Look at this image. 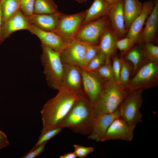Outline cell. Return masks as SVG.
Wrapping results in <instances>:
<instances>
[{
    "label": "cell",
    "mask_w": 158,
    "mask_h": 158,
    "mask_svg": "<svg viewBox=\"0 0 158 158\" xmlns=\"http://www.w3.org/2000/svg\"><path fill=\"white\" fill-rule=\"evenodd\" d=\"M130 79L127 89L129 92L154 87L158 83V61L147 60Z\"/></svg>",
    "instance_id": "8992f818"
},
{
    "label": "cell",
    "mask_w": 158,
    "mask_h": 158,
    "mask_svg": "<svg viewBox=\"0 0 158 158\" xmlns=\"http://www.w3.org/2000/svg\"><path fill=\"white\" fill-rule=\"evenodd\" d=\"M35 0H21L20 9L27 17L34 14Z\"/></svg>",
    "instance_id": "d6a6232c"
},
{
    "label": "cell",
    "mask_w": 158,
    "mask_h": 158,
    "mask_svg": "<svg viewBox=\"0 0 158 158\" xmlns=\"http://www.w3.org/2000/svg\"><path fill=\"white\" fill-rule=\"evenodd\" d=\"M85 14V11L70 15L61 13L54 32L69 43L75 39Z\"/></svg>",
    "instance_id": "52a82bcc"
},
{
    "label": "cell",
    "mask_w": 158,
    "mask_h": 158,
    "mask_svg": "<svg viewBox=\"0 0 158 158\" xmlns=\"http://www.w3.org/2000/svg\"><path fill=\"white\" fill-rule=\"evenodd\" d=\"M106 57L101 51L83 69L91 71H96L105 63Z\"/></svg>",
    "instance_id": "f546056e"
},
{
    "label": "cell",
    "mask_w": 158,
    "mask_h": 158,
    "mask_svg": "<svg viewBox=\"0 0 158 158\" xmlns=\"http://www.w3.org/2000/svg\"><path fill=\"white\" fill-rule=\"evenodd\" d=\"M31 25L28 17L19 9L2 24L1 37L3 42L14 32L28 30Z\"/></svg>",
    "instance_id": "9a60e30c"
},
{
    "label": "cell",
    "mask_w": 158,
    "mask_h": 158,
    "mask_svg": "<svg viewBox=\"0 0 158 158\" xmlns=\"http://www.w3.org/2000/svg\"><path fill=\"white\" fill-rule=\"evenodd\" d=\"M99 45L87 43V48L83 67L85 68L89 62L100 51Z\"/></svg>",
    "instance_id": "83f0119b"
},
{
    "label": "cell",
    "mask_w": 158,
    "mask_h": 158,
    "mask_svg": "<svg viewBox=\"0 0 158 158\" xmlns=\"http://www.w3.org/2000/svg\"><path fill=\"white\" fill-rule=\"evenodd\" d=\"M28 30L40 39L42 45L48 47L60 54L68 44L55 32L42 30L34 25L31 24Z\"/></svg>",
    "instance_id": "5bb4252c"
},
{
    "label": "cell",
    "mask_w": 158,
    "mask_h": 158,
    "mask_svg": "<svg viewBox=\"0 0 158 158\" xmlns=\"http://www.w3.org/2000/svg\"><path fill=\"white\" fill-rule=\"evenodd\" d=\"M112 5L105 0H94L90 7L85 11V17L81 25L108 16Z\"/></svg>",
    "instance_id": "44dd1931"
},
{
    "label": "cell",
    "mask_w": 158,
    "mask_h": 158,
    "mask_svg": "<svg viewBox=\"0 0 158 158\" xmlns=\"http://www.w3.org/2000/svg\"><path fill=\"white\" fill-rule=\"evenodd\" d=\"M128 92L127 87L115 79L107 81L93 105L95 117L115 111Z\"/></svg>",
    "instance_id": "3957f363"
},
{
    "label": "cell",
    "mask_w": 158,
    "mask_h": 158,
    "mask_svg": "<svg viewBox=\"0 0 158 158\" xmlns=\"http://www.w3.org/2000/svg\"><path fill=\"white\" fill-rule=\"evenodd\" d=\"M20 0H0L3 23L20 9Z\"/></svg>",
    "instance_id": "cb8c5ba5"
},
{
    "label": "cell",
    "mask_w": 158,
    "mask_h": 158,
    "mask_svg": "<svg viewBox=\"0 0 158 158\" xmlns=\"http://www.w3.org/2000/svg\"><path fill=\"white\" fill-rule=\"evenodd\" d=\"M73 147L77 157L80 158L86 157L94 151V148L92 147H85L78 144L74 145Z\"/></svg>",
    "instance_id": "836d02e7"
},
{
    "label": "cell",
    "mask_w": 158,
    "mask_h": 158,
    "mask_svg": "<svg viewBox=\"0 0 158 158\" xmlns=\"http://www.w3.org/2000/svg\"><path fill=\"white\" fill-rule=\"evenodd\" d=\"M58 90L56 95L45 104L41 111L43 129L59 127L78 97L74 92L63 86Z\"/></svg>",
    "instance_id": "6da1fadb"
},
{
    "label": "cell",
    "mask_w": 158,
    "mask_h": 158,
    "mask_svg": "<svg viewBox=\"0 0 158 158\" xmlns=\"http://www.w3.org/2000/svg\"><path fill=\"white\" fill-rule=\"evenodd\" d=\"M143 90L129 92L119 107L120 117L130 125L136 126L142 121V114L140 109L143 101Z\"/></svg>",
    "instance_id": "5b68a950"
},
{
    "label": "cell",
    "mask_w": 158,
    "mask_h": 158,
    "mask_svg": "<svg viewBox=\"0 0 158 158\" xmlns=\"http://www.w3.org/2000/svg\"><path fill=\"white\" fill-rule=\"evenodd\" d=\"M145 58L143 48L135 47L131 49L127 53L125 60L131 62L133 65L132 74H134L143 63L142 62Z\"/></svg>",
    "instance_id": "603a6c76"
},
{
    "label": "cell",
    "mask_w": 158,
    "mask_h": 158,
    "mask_svg": "<svg viewBox=\"0 0 158 158\" xmlns=\"http://www.w3.org/2000/svg\"><path fill=\"white\" fill-rule=\"evenodd\" d=\"M47 142L33 147L28 152L23 156L22 158H35L40 155L44 150Z\"/></svg>",
    "instance_id": "d590c367"
},
{
    "label": "cell",
    "mask_w": 158,
    "mask_h": 158,
    "mask_svg": "<svg viewBox=\"0 0 158 158\" xmlns=\"http://www.w3.org/2000/svg\"><path fill=\"white\" fill-rule=\"evenodd\" d=\"M77 157L74 152L68 153L59 157L60 158H76Z\"/></svg>",
    "instance_id": "8d00e7d4"
},
{
    "label": "cell",
    "mask_w": 158,
    "mask_h": 158,
    "mask_svg": "<svg viewBox=\"0 0 158 158\" xmlns=\"http://www.w3.org/2000/svg\"><path fill=\"white\" fill-rule=\"evenodd\" d=\"M77 1L80 3H82L87 1V0H75Z\"/></svg>",
    "instance_id": "b9f144b4"
},
{
    "label": "cell",
    "mask_w": 158,
    "mask_h": 158,
    "mask_svg": "<svg viewBox=\"0 0 158 158\" xmlns=\"http://www.w3.org/2000/svg\"><path fill=\"white\" fill-rule=\"evenodd\" d=\"M95 118L94 106L85 93L78 96L69 112L59 126L89 135Z\"/></svg>",
    "instance_id": "7a4b0ae2"
},
{
    "label": "cell",
    "mask_w": 158,
    "mask_h": 158,
    "mask_svg": "<svg viewBox=\"0 0 158 158\" xmlns=\"http://www.w3.org/2000/svg\"><path fill=\"white\" fill-rule=\"evenodd\" d=\"M61 86L72 91L78 96L84 93L82 89V69L78 66L63 64Z\"/></svg>",
    "instance_id": "4fadbf2b"
},
{
    "label": "cell",
    "mask_w": 158,
    "mask_h": 158,
    "mask_svg": "<svg viewBox=\"0 0 158 158\" xmlns=\"http://www.w3.org/2000/svg\"><path fill=\"white\" fill-rule=\"evenodd\" d=\"M87 43L74 39L68 43L60 54L63 64L74 65L82 68L86 54Z\"/></svg>",
    "instance_id": "30bf717a"
},
{
    "label": "cell",
    "mask_w": 158,
    "mask_h": 158,
    "mask_svg": "<svg viewBox=\"0 0 158 158\" xmlns=\"http://www.w3.org/2000/svg\"><path fill=\"white\" fill-rule=\"evenodd\" d=\"M121 63L122 58H119L116 55L113 57L111 66L114 77L115 79L119 83L120 73L121 68Z\"/></svg>",
    "instance_id": "e575fe53"
},
{
    "label": "cell",
    "mask_w": 158,
    "mask_h": 158,
    "mask_svg": "<svg viewBox=\"0 0 158 158\" xmlns=\"http://www.w3.org/2000/svg\"><path fill=\"white\" fill-rule=\"evenodd\" d=\"M2 13L0 5V45L3 43L1 37V32L2 25Z\"/></svg>",
    "instance_id": "f35d334b"
},
{
    "label": "cell",
    "mask_w": 158,
    "mask_h": 158,
    "mask_svg": "<svg viewBox=\"0 0 158 158\" xmlns=\"http://www.w3.org/2000/svg\"><path fill=\"white\" fill-rule=\"evenodd\" d=\"M119 108L113 113L104 114L95 117L88 138L97 142H101L113 121L120 116Z\"/></svg>",
    "instance_id": "7c38bea8"
},
{
    "label": "cell",
    "mask_w": 158,
    "mask_h": 158,
    "mask_svg": "<svg viewBox=\"0 0 158 158\" xmlns=\"http://www.w3.org/2000/svg\"><path fill=\"white\" fill-rule=\"evenodd\" d=\"M107 2L110 4L113 5L116 3L120 0H105Z\"/></svg>",
    "instance_id": "60d3db41"
},
{
    "label": "cell",
    "mask_w": 158,
    "mask_h": 158,
    "mask_svg": "<svg viewBox=\"0 0 158 158\" xmlns=\"http://www.w3.org/2000/svg\"><path fill=\"white\" fill-rule=\"evenodd\" d=\"M0 141L5 142H9L6 134L0 130Z\"/></svg>",
    "instance_id": "74e56055"
},
{
    "label": "cell",
    "mask_w": 158,
    "mask_h": 158,
    "mask_svg": "<svg viewBox=\"0 0 158 158\" xmlns=\"http://www.w3.org/2000/svg\"><path fill=\"white\" fill-rule=\"evenodd\" d=\"M63 128L61 127L42 129L38 140L34 147L38 146L48 141L59 133Z\"/></svg>",
    "instance_id": "484cf974"
},
{
    "label": "cell",
    "mask_w": 158,
    "mask_h": 158,
    "mask_svg": "<svg viewBox=\"0 0 158 158\" xmlns=\"http://www.w3.org/2000/svg\"><path fill=\"white\" fill-rule=\"evenodd\" d=\"M95 71L106 81L115 79L111 65L110 63H105Z\"/></svg>",
    "instance_id": "1f68e13d"
},
{
    "label": "cell",
    "mask_w": 158,
    "mask_h": 158,
    "mask_svg": "<svg viewBox=\"0 0 158 158\" xmlns=\"http://www.w3.org/2000/svg\"><path fill=\"white\" fill-rule=\"evenodd\" d=\"M143 50L147 59L158 61V47L152 43H145Z\"/></svg>",
    "instance_id": "f1b7e54d"
},
{
    "label": "cell",
    "mask_w": 158,
    "mask_h": 158,
    "mask_svg": "<svg viewBox=\"0 0 158 158\" xmlns=\"http://www.w3.org/2000/svg\"><path fill=\"white\" fill-rule=\"evenodd\" d=\"M41 47L40 59L47 84L51 88L58 90L62 85L63 71L60 54L44 45Z\"/></svg>",
    "instance_id": "277c9868"
},
{
    "label": "cell",
    "mask_w": 158,
    "mask_h": 158,
    "mask_svg": "<svg viewBox=\"0 0 158 158\" xmlns=\"http://www.w3.org/2000/svg\"><path fill=\"white\" fill-rule=\"evenodd\" d=\"M131 72V67L128 62L122 58V63L119 76V83L122 85L127 87Z\"/></svg>",
    "instance_id": "4316f807"
},
{
    "label": "cell",
    "mask_w": 158,
    "mask_h": 158,
    "mask_svg": "<svg viewBox=\"0 0 158 158\" xmlns=\"http://www.w3.org/2000/svg\"><path fill=\"white\" fill-rule=\"evenodd\" d=\"M138 41L152 43L154 40L158 26V0H154L153 10L147 18Z\"/></svg>",
    "instance_id": "e0dca14e"
},
{
    "label": "cell",
    "mask_w": 158,
    "mask_h": 158,
    "mask_svg": "<svg viewBox=\"0 0 158 158\" xmlns=\"http://www.w3.org/2000/svg\"><path fill=\"white\" fill-rule=\"evenodd\" d=\"M61 13L59 11L52 14L34 13L28 17L31 25L42 30L54 32Z\"/></svg>",
    "instance_id": "d6986e66"
},
{
    "label": "cell",
    "mask_w": 158,
    "mask_h": 158,
    "mask_svg": "<svg viewBox=\"0 0 158 158\" xmlns=\"http://www.w3.org/2000/svg\"></svg>",
    "instance_id": "7bdbcfd3"
},
{
    "label": "cell",
    "mask_w": 158,
    "mask_h": 158,
    "mask_svg": "<svg viewBox=\"0 0 158 158\" xmlns=\"http://www.w3.org/2000/svg\"><path fill=\"white\" fill-rule=\"evenodd\" d=\"M82 69L83 91L94 105L107 81L102 78L96 71Z\"/></svg>",
    "instance_id": "9c48e42d"
},
{
    "label": "cell",
    "mask_w": 158,
    "mask_h": 158,
    "mask_svg": "<svg viewBox=\"0 0 158 158\" xmlns=\"http://www.w3.org/2000/svg\"><path fill=\"white\" fill-rule=\"evenodd\" d=\"M9 144V142H5L0 141V150L6 147Z\"/></svg>",
    "instance_id": "ab89813d"
},
{
    "label": "cell",
    "mask_w": 158,
    "mask_h": 158,
    "mask_svg": "<svg viewBox=\"0 0 158 158\" xmlns=\"http://www.w3.org/2000/svg\"><path fill=\"white\" fill-rule=\"evenodd\" d=\"M110 22L108 16H106L81 25L75 39L97 44L104 31L109 27Z\"/></svg>",
    "instance_id": "ba28073f"
},
{
    "label": "cell",
    "mask_w": 158,
    "mask_h": 158,
    "mask_svg": "<svg viewBox=\"0 0 158 158\" xmlns=\"http://www.w3.org/2000/svg\"><path fill=\"white\" fill-rule=\"evenodd\" d=\"M136 126L128 124L120 116L110 124L101 142L119 140L131 141Z\"/></svg>",
    "instance_id": "8fae6325"
},
{
    "label": "cell",
    "mask_w": 158,
    "mask_h": 158,
    "mask_svg": "<svg viewBox=\"0 0 158 158\" xmlns=\"http://www.w3.org/2000/svg\"><path fill=\"white\" fill-rule=\"evenodd\" d=\"M59 12L54 0H35L34 13L52 14Z\"/></svg>",
    "instance_id": "d4e9b609"
},
{
    "label": "cell",
    "mask_w": 158,
    "mask_h": 158,
    "mask_svg": "<svg viewBox=\"0 0 158 158\" xmlns=\"http://www.w3.org/2000/svg\"><path fill=\"white\" fill-rule=\"evenodd\" d=\"M142 4L138 0H123V11L126 30L140 13Z\"/></svg>",
    "instance_id": "7402d4cb"
},
{
    "label": "cell",
    "mask_w": 158,
    "mask_h": 158,
    "mask_svg": "<svg viewBox=\"0 0 158 158\" xmlns=\"http://www.w3.org/2000/svg\"><path fill=\"white\" fill-rule=\"evenodd\" d=\"M118 39L112 28L109 27L106 30L101 37L99 45L100 51L105 56V64L110 63L111 58L116 49V41Z\"/></svg>",
    "instance_id": "ffe728a7"
},
{
    "label": "cell",
    "mask_w": 158,
    "mask_h": 158,
    "mask_svg": "<svg viewBox=\"0 0 158 158\" xmlns=\"http://www.w3.org/2000/svg\"><path fill=\"white\" fill-rule=\"evenodd\" d=\"M154 5V0L145 1L142 4L141 11L130 25L126 36L138 39L143 27L148 17L152 11Z\"/></svg>",
    "instance_id": "ac0fdd59"
},
{
    "label": "cell",
    "mask_w": 158,
    "mask_h": 158,
    "mask_svg": "<svg viewBox=\"0 0 158 158\" xmlns=\"http://www.w3.org/2000/svg\"><path fill=\"white\" fill-rule=\"evenodd\" d=\"M138 39L126 37L118 39L116 41V49L123 52H126L135 44L138 42Z\"/></svg>",
    "instance_id": "4dcf8cb0"
},
{
    "label": "cell",
    "mask_w": 158,
    "mask_h": 158,
    "mask_svg": "<svg viewBox=\"0 0 158 158\" xmlns=\"http://www.w3.org/2000/svg\"><path fill=\"white\" fill-rule=\"evenodd\" d=\"M123 5V0H120L112 5L108 15L111 28L119 39L124 37L127 33Z\"/></svg>",
    "instance_id": "2e32d148"
}]
</instances>
